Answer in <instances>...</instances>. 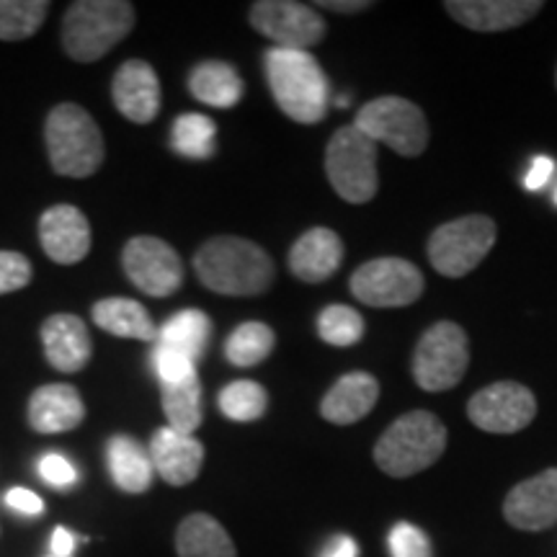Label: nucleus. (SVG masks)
<instances>
[{"label": "nucleus", "mask_w": 557, "mask_h": 557, "mask_svg": "<svg viewBox=\"0 0 557 557\" xmlns=\"http://www.w3.org/2000/svg\"><path fill=\"white\" fill-rule=\"evenodd\" d=\"M194 269L207 289L227 297L261 295L276 276L267 250L235 235L207 240L194 256Z\"/></svg>", "instance_id": "obj_1"}, {"label": "nucleus", "mask_w": 557, "mask_h": 557, "mask_svg": "<svg viewBox=\"0 0 557 557\" xmlns=\"http://www.w3.org/2000/svg\"><path fill=\"white\" fill-rule=\"evenodd\" d=\"M267 78L278 109L299 124H318L329 111L331 88L323 67L310 52L271 47L267 52Z\"/></svg>", "instance_id": "obj_2"}, {"label": "nucleus", "mask_w": 557, "mask_h": 557, "mask_svg": "<svg viewBox=\"0 0 557 557\" xmlns=\"http://www.w3.org/2000/svg\"><path fill=\"white\" fill-rule=\"evenodd\" d=\"M135 5L127 0H78L62 21V47L75 62H96L127 39Z\"/></svg>", "instance_id": "obj_3"}, {"label": "nucleus", "mask_w": 557, "mask_h": 557, "mask_svg": "<svg viewBox=\"0 0 557 557\" xmlns=\"http://www.w3.org/2000/svg\"><path fill=\"white\" fill-rule=\"evenodd\" d=\"M447 449V429L426 410L400 416L380 436L374 447V462L393 478H410L436 462Z\"/></svg>", "instance_id": "obj_4"}, {"label": "nucleus", "mask_w": 557, "mask_h": 557, "mask_svg": "<svg viewBox=\"0 0 557 557\" xmlns=\"http://www.w3.org/2000/svg\"><path fill=\"white\" fill-rule=\"evenodd\" d=\"M47 152L60 176L88 178L103 163V135L86 109L60 103L50 111L45 124Z\"/></svg>", "instance_id": "obj_5"}, {"label": "nucleus", "mask_w": 557, "mask_h": 557, "mask_svg": "<svg viewBox=\"0 0 557 557\" xmlns=\"http://www.w3.org/2000/svg\"><path fill=\"white\" fill-rule=\"evenodd\" d=\"M325 173L348 205H364L377 194V143L354 124L341 127L325 148Z\"/></svg>", "instance_id": "obj_6"}, {"label": "nucleus", "mask_w": 557, "mask_h": 557, "mask_svg": "<svg viewBox=\"0 0 557 557\" xmlns=\"http://www.w3.org/2000/svg\"><path fill=\"white\" fill-rule=\"evenodd\" d=\"M354 127H359L372 143H382L406 158H416L429 145V124L413 101L400 96L369 101L359 109Z\"/></svg>", "instance_id": "obj_7"}, {"label": "nucleus", "mask_w": 557, "mask_h": 557, "mask_svg": "<svg viewBox=\"0 0 557 557\" xmlns=\"http://www.w3.org/2000/svg\"><path fill=\"white\" fill-rule=\"evenodd\" d=\"M493 243H496L493 220L485 214H470V218L447 222L431 235L429 261L434 263L438 274L459 278L480 267Z\"/></svg>", "instance_id": "obj_8"}, {"label": "nucleus", "mask_w": 557, "mask_h": 557, "mask_svg": "<svg viewBox=\"0 0 557 557\" xmlns=\"http://www.w3.org/2000/svg\"><path fill=\"white\" fill-rule=\"evenodd\" d=\"M470 364L468 336L455 323H436L416 346L413 377L426 393H444L465 377Z\"/></svg>", "instance_id": "obj_9"}, {"label": "nucleus", "mask_w": 557, "mask_h": 557, "mask_svg": "<svg viewBox=\"0 0 557 557\" xmlns=\"http://www.w3.org/2000/svg\"><path fill=\"white\" fill-rule=\"evenodd\" d=\"M250 26L282 50L308 52L325 37V21L295 0H259L250 5Z\"/></svg>", "instance_id": "obj_10"}, {"label": "nucleus", "mask_w": 557, "mask_h": 557, "mask_svg": "<svg viewBox=\"0 0 557 557\" xmlns=\"http://www.w3.org/2000/svg\"><path fill=\"white\" fill-rule=\"evenodd\" d=\"M122 267L129 282L150 297H169L184 284L181 256L169 243L152 235H137L124 246Z\"/></svg>", "instance_id": "obj_11"}, {"label": "nucleus", "mask_w": 557, "mask_h": 557, "mask_svg": "<svg viewBox=\"0 0 557 557\" xmlns=\"http://www.w3.org/2000/svg\"><path fill=\"white\" fill-rule=\"evenodd\" d=\"M351 292L372 308H406L421 297L423 276L403 259H377L354 271Z\"/></svg>", "instance_id": "obj_12"}, {"label": "nucleus", "mask_w": 557, "mask_h": 557, "mask_svg": "<svg viewBox=\"0 0 557 557\" xmlns=\"http://www.w3.org/2000/svg\"><path fill=\"white\" fill-rule=\"evenodd\" d=\"M468 416L487 434H517L537 416V400L532 389L519 382H496L470 400Z\"/></svg>", "instance_id": "obj_13"}, {"label": "nucleus", "mask_w": 557, "mask_h": 557, "mask_svg": "<svg viewBox=\"0 0 557 557\" xmlns=\"http://www.w3.org/2000/svg\"><path fill=\"white\" fill-rule=\"evenodd\" d=\"M39 240L54 263L73 267L90 250V225L86 214L73 205H54L41 214Z\"/></svg>", "instance_id": "obj_14"}, {"label": "nucleus", "mask_w": 557, "mask_h": 557, "mask_svg": "<svg viewBox=\"0 0 557 557\" xmlns=\"http://www.w3.org/2000/svg\"><path fill=\"white\" fill-rule=\"evenodd\" d=\"M506 521L524 532H542L557 524V468L524 480L506 496Z\"/></svg>", "instance_id": "obj_15"}, {"label": "nucleus", "mask_w": 557, "mask_h": 557, "mask_svg": "<svg viewBox=\"0 0 557 557\" xmlns=\"http://www.w3.org/2000/svg\"><path fill=\"white\" fill-rule=\"evenodd\" d=\"M111 99L129 122H152L160 111V81L156 70L145 60L124 62L111 83Z\"/></svg>", "instance_id": "obj_16"}, {"label": "nucleus", "mask_w": 557, "mask_h": 557, "mask_svg": "<svg viewBox=\"0 0 557 557\" xmlns=\"http://www.w3.org/2000/svg\"><path fill=\"white\" fill-rule=\"evenodd\" d=\"M152 468L169 485H189L197 480L201 465H205V444L199 438L178 434L173 429H158L150 438Z\"/></svg>", "instance_id": "obj_17"}, {"label": "nucleus", "mask_w": 557, "mask_h": 557, "mask_svg": "<svg viewBox=\"0 0 557 557\" xmlns=\"http://www.w3.org/2000/svg\"><path fill=\"white\" fill-rule=\"evenodd\" d=\"M41 344H45L47 361L58 369V372L75 374L86 369L94 354L88 329L81 318L75 315H52L41 325Z\"/></svg>", "instance_id": "obj_18"}, {"label": "nucleus", "mask_w": 557, "mask_h": 557, "mask_svg": "<svg viewBox=\"0 0 557 557\" xmlns=\"http://www.w3.org/2000/svg\"><path fill=\"white\" fill-rule=\"evenodd\" d=\"M449 16L475 32H504L527 24L542 11L534 0H455L444 3Z\"/></svg>", "instance_id": "obj_19"}, {"label": "nucleus", "mask_w": 557, "mask_h": 557, "mask_svg": "<svg viewBox=\"0 0 557 557\" xmlns=\"http://www.w3.org/2000/svg\"><path fill=\"white\" fill-rule=\"evenodd\" d=\"M344 261V243L329 227H312L289 250L292 274L302 282H323Z\"/></svg>", "instance_id": "obj_20"}, {"label": "nucleus", "mask_w": 557, "mask_h": 557, "mask_svg": "<svg viewBox=\"0 0 557 557\" xmlns=\"http://www.w3.org/2000/svg\"><path fill=\"white\" fill-rule=\"evenodd\" d=\"M86 418L81 393L70 385H45L29 400V423L39 434H65Z\"/></svg>", "instance_id": "obj_21"}, {"label": "nucleus", "mask_w": 557, "mask_h": 557, "mask_svg": "<svg viewBox=\"0 0 557 557\" xmlns=\"http://www.w3.org/2000/svg\"><path fill=\"white\" fill-rule=\"evenodd\" d=\"M380 398V385L372 374L367 372H351L341 377L336 385L329 389L323 403H320V413L325 421L338 423V426H348L364 418L374 403Z\"/></svg>", "instance_id": "obj_22"}, {"label": "nucleus", "mask_w": 557, "mask_h": 557, "mask_svg": "<svg viewBox=\"0 0 557 557\" xmlns=\"http://www.w3.org/2000/svg\"><path fill=\"white\" fill-rule=\"evenodd\" d=\"M107 462L114 485L124 493H148L152 485L150 451L132 436H111L107 444Z\"/></svg>", "instance_id": "obj_23"}, {"label": "nucleus", "mask_w": 557, "mask_h": 557, "mask_svg": "<svg viewBox=\"0 0 557 557\" xmlns=\"http://www.w3.org/2000/svg\"><path fill=\"white\" fill-rule=\"evenodd\" d=\"M94 320L101 331L120 338L158 341V325L150 312L129 297H109L94 305Z\"/></svg>", "instance_id": "obj_24"}, {"label": "nucleus", "mask_w": 557, "mask_h": 557, "mask_svg": "<svg viewBox=\"0 0 557 557\" xmlns=\"http://www.w3.org/2000/svg\"><path fill=\"white\" fill-rule=\"evenodd\" d=\"M178 557H238L227 529L209 513H191L178 524Z\"/></svg>", "instance_id": "obj_25"}, {"label": "nucleus", "mask_w": 557, "mask_h": 557, "mask_svg": "<svg viewBox=\"0 0 557 557\" xmlns=\"http://www.w3.org/2000/svg\"><path fill=\"white\" fill-rule=\"evenodd\" d=\"M189 88L194 99L214 109H230L240 101L243 81L238 70L227 62L207 60L191 70Z\"/></svg>", "instance_id": "obj_26"}, {"label": "nucleus", "mask_w": 557, "mask_h": 557, "mask_svg": "<svg viewBox=\"0 0 557 557\" xmlns=\"http://www.w3.org/2000/svg\"><path fill=\"white\" fill-rule=\"evenodd\" d=\"M212 323L201 310H184L176 312L163 329H158V344L169 346L173 351H181L189 357L194 364L205 357Z\"/></svg>", "instance_id": "obj_27"}, {"label": "nucleus", "mask_w": 557, "mask_h": 557, "mask_svg": "<svg viewBox=\"0 0 557 557\" xmlns=\"http://www.w3.org/2000/svg\"><path fill=\"white\" fill-rule=\"evenodd\" d=\"M160 400L169 416V429L194 436L201 423V385L197 374L189 380L160 385Z\"/></svg>", "instance_id": "obj_28"}, {"label": "nucleus", "mask_w": 557, "mask_h": 557, "mask_svg": "<svg viewBox=\"0 0 557 557\" xmlns=\"http://www.w3.org/2000/svg\"><path fill=\"white\" fill-rule=\"evenodd\" d=\"M171 145L178 156L194 158V160H207L214 156V145H218V124L209 120L207 114H181L173 122L171 129Z\"/></svg>", "instance_id": "obj_29"}, {"label": "nucleus", "mask_w": 557, "mask_h": 557, "mask_svg": "<svg viewBox=\"0 0 557 557\" xmlns=\"http://www.w3.org/2000/svg\"><path fill=\"white\" fill-rule=\"evenodd\" d=\"M50 9L47 0H0V39H29L45 24Z\"/></svg>", "instance_id": "obj_30"}, {"label": "nucleus", "mask_w": 557, "mask_h": 557, "mask_svg": "<svg viewBox=\"0 0 557 557\" xmlns=\"http://www.w3.org/2000/svg\"><path fill=\"white\" fill-rule=\"evenodd\" d=\"M274 331L263 323H243L230 333L225 357L235 367H256L274 351Z\"/></svg>", "instance_id": "obj_31"}, {"label": "nucleus", "mask_w": 557, "mask_h": 557, "mask_svg": "<svg viewBox=\"0 0 557 557\" xmlns=\"http://www.w3.org/2000/svg\"><path fill=\"white\" fill-rule=\"evenodd\" d=\"M269 395L259 382L253 380H235L220 393V410L222 416L235 423L259 421L267 413Z\"/></svg>", "instance_id": "obj_32"}, {"label": "nucleus", "mask_w": 557, "mask_h": 557, "mask_svg": "<svg viewBox=\"0 0 557 557\" xmlns=\"http://www.w3.org/2000/svg\"><path fill=\"white\" fill-rule=\"evenodd\" d=\"M318 333L331 346H354L364 336V318L346 305H331L320 312Z\"/></svg>", "instance_id": "obj_33"}, {"label": "nucleus", "mask_w": 557, "mask_h": 557, "mask_svg": "<svg viewBox=\"0 0 557 557\" xmlns=\"http://www.w3.org/2000/svg\"><path fill=\"white\" fill-rule=\"evenodd\" d=\"M152 367H156L160 385L189 380L197 374V364H194L189 357H184L181 351H173V348L160 344L156 346V351H152Z\"/></svg>", "instance_id": "obj_34"}, {"label": "nucleus", "mask_w": 557, "mask_h": 557, "mask_svg": "<svg viewBox=\"0 0 557 557\" xmlns=\"http://www.w3.org/2000/svg\"><path fill=\"white\" fill-rule=\"evenodd\" d=\"M387 542L393 557H431V542L426 534L413 524H406V521L393 527Z\"/></svg>", "instance_id": "obj_35"}, {"label": "nucleus", "mask_w": 557, "mask_h": 557, "mask_svg": "<svg viewBox=\"0 0 557 557\" xmlns=\"http://www.w3.org/2000/svg\"><path fill=\"white\" fill-rule=\"evenodd\" d=\"M32 274V263L26 256L13 253V250H0V295L29 287Z\"/></svg>", "instance_id": "obj_36"}, {"label": "nucleus", "mask_w": 557, "mask_h": 557, "mask_svg": "<svg viewBox=\"0 0 557 557\" xmlns=\"http://www.w3.org/2000/svg\"><path fill=\"white\" fill-rule=\"evenodd\" d=\"M39 475L52 487H70L78 483V470L73 468L67 457L58 455V451H50V455L39 459Z\"/></svg>", "instance_id": "obj_37"}, {"label": "nucleus", "mask_w": 557, "mask_h": 557, "mask_svg": "<svg viewBox=\"0 0 557 557\" xmlns=\"http://www.w3.org/2000/svg\"><path fill=\"white\" fill-rule=\"evenodd\" d=\"M5 506L11 511L21 513V517H41L45 513V500H41L37 493L29 491V487H11L5 493Z\"/></svg>", "instance_id": "obj_38"}, {"label": "nucleus", "mask_w": 557, "mask_h": 557, "mask_svg": "<svg viewBox=\"0 0 557 557\" xmlns=\"http://www.w3.org/2000/svg\"><path fill=\"white\" fill-rule=\"evenodd\" d=\"M553 173H555V160L547 156H537L532 160V165H529V171L524 176V186L529 191L545 189L547 181L553 178Z\"/></svg>", "instance_id": "obj_39"}, {"label": "nucleus", "mask_w": 557, "mask_h": 557, "mask_svg": "<svg viewBox=\"0 0 557 557\" xmlns=\"http://www.w3.org/2000/svg\"><path fill=\"white\" fill-rule=\"evenodd\" d=\"M357 555H359L357 542H354L351 537H346V534H336V537L325 545L323 555L320 557H357Z\"/></svg>", "instance_id": "obj_40"}, {"label": "nucleus", "mask_w": 557, "mask_h": 557, "mask_svg": "<svg viewBox=\"0 0 557 557\" xmlns=\"http://www.w3.org/2000/svg\"><path fill=\"white\" fill-rule=\"evenodd\" d=\"M50 549L54 557H73L75 553V534L70 532L65 527H58L52 534V542H50Z\"/></svg>", "instance_id": "obj_41"}, {"label": "nucleus", "mask_w": 557, "mask_h": 557, "mask_svg": "<svg viewBox=\"0 0 557 557\" xmlns=\"http://www.w3.org/2000/svg\"><path fill=\"white\" fill-rule=\"evenodd\" d=\"M318 9H331V11H338V13H359V11H367L369 3H367V0H351V3H338V0H323V3H318Z\"/></svg>", "instance_id": "obj_42"}, {"label": "nucleus", "mask_w": 557, "mask_h": 557, "mask_svg": "<svg viewBox=\"0 0 557 557\" xmlns=\"http://www.w3.org/2000/svg\"><path fill=\"white\" fill-rule=\"evenodd\" d=\"M555 205H557V191H555Z\"/></svg>", "instance_id": "obj_43"}, {"label": "nucleus", "mask_w": 557, "mask_h": 557, "mask_svg": "<svg viewBox=\"0 0 557 557\" xmlns=\"http://www.w3.org/2000/svg\"><path fill=\"white\" fill-rule=\"evenodd\" d=\"M555 83H557V73H555Z\"/></svg>", "instance_id": "obj_44"}, {"label": "nucleus", "mask_w": 557, "mask_h": 557, "mask_svg": "<svg viewBox=\"0 0 557 557\" xmlns=\"http://www.w3.org/2000/svg\"><path fill=\"white\" fill-rule=\"evenodd\" d=\"M47 557H54V555H47Z\"/></svg>", "instance_id": "obj_45"}]
</instances>
